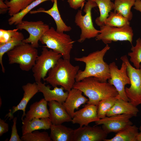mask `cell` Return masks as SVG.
Instances as JSON below:
<instances>
[{
	"label": "cell",
	"instance_id": "9a60e30c",
	"mask_svg": "<svg viewBox=\"0 0 141 141\" xmlns=\"http://www.w3.org/2000/svg\"><path fill=\"white\" fill-rule=\"evenodd\" d=\"M97 105L87 103L83 108L75 112L72 122L82 127L98 121L100 119L97 115Z\"/></svg>",
	"mask_w": 141,
	"mask_h": 141
},
{
	"label": "cell",
	"instance_id": "ac0fdd59",
	"mask_svg": "<svg viewBox=\"0 0 141 141\" xmlns=\"http://www.w3.org/2000/svg\"><path fill=\"white\" fill-rule=\"evenodd\" d=\"M39 92L42 93L44 99L47 102L55 101L63 103L65 101L68 94L67 91L64 92V88L62 86H56L51 89L49 85L46 86L45 83L41 81L37 83Z\"/></svg>",
	"mask_w": 141,
	"mask_h": 141
},
{
	"label": "cell",
	"instance_id": "4dcf8cb0",
	"mask_svg": "<svg viewBox=\"0 0 141 141\" xmlns=\"http://www.w3.org/2000/svg\"><path fill=\"white\" fill-rule=\"evenodd\" d=\"M118 98L117 96L104 99L99 102L97 105V113L99 119L106 116L107 113L112 108Z\"/></svg>",
	"mask_w": 141,
	"mask_h": 141
},
{
	"label": "cell",
	"instance_id": "277c9868",
	"mask_svg": "<svg viewBox=\"0 0 141 141\" xmlns=\"http://www.w3.org/2000/svg\"><path fill=\"white\" fill-rule=\"evenodd\" d=\"M39 41L46 47L62 55L63 58L70 60V52L75 41L64 32H59L51 27L42 36Z\"/></svg>",
	"mask_w": 141,
	"mask_h": 141
},
{
	"label": "cell",
	"instance_id": "5bb4252c",
	"mask_svg": "<svg viewBox=\"0 0 141 141\" xmlns=\"http://www.w3.org/2000/svg\"><path fill=\"white\" fill-rule=\"evenodd\" d=\"M22 88L24 91L23 96L19 103L16 106H13L10 109L5 118H9L10 120L14 118V114L19 110L23 111L21 119L24 118L26 115L25 111L27 105L30 100L38 92V84L36 83H28L23 85Z\"/></svg>",
	"mask_w": 141,
	"mask_h": 141
},
{
	"label": "cell",
	"instance_id": "4fadbf2b",
	"mask_svg": "<svg viewBox=\"0 0 141 141\" xmlns=\"http://www.w3.org/2000/svg\"><path fill=\"white\" fill-rule=\"evenodd\" d=\"M107 135L102 127L88 125L74 130L73 141H104Z\"/></svg>",
	"mask_w": 141,
	"mask_h": 141
},
{
	"label": "cell",
	"instance_id": "f546056e",
	"mask_svg": "<svg viewBox=\"0 0 141 141\" xmlns=\"http://www.w3.org/2000/svg\"><path fill=\"white\" fill-rule=\"evenodd\" d=\"M36 0H5L4 2L8 7V13L11 16L25 9Z\"/></svg>",
	"mask_w": 141,
	"mask_h": 141
},
{
	"label": "cell",
	"instance_id": "5b68a950",
	"mask_svg": "<svg viewBox=\"0 0 141 141\" xmlns=\"http://www.w3.org/2000/svg\"><path fill=\"white\" fill-rule=\"evenodd\" d=\"M7 53L9 64H18L20 69L25 71L32 69L38 56L36 48L29 43H23Z\"/></svg>",
	"mask_w": 141,
	"mask_h": 141
},
{
	"label": "cell",
	"instance_id": "7c38bea8",
	"mask_svg": "<svg viewBox=\"0 0 141 141\" xmlns=\"http://www.w3.org/2000/svg\"><path fill=\"white\" fill-rule=\"evenodd\" d=\"M132 117L127 114L106 116L95 122L96 125H102V128L108 134L111 132L117 133L127 126L132 125L130 120Z\"/></svg>",
	"mask_w": 141,
	"mask_h": 141
},
{
	"label": "cell",
	"instance_id": "b9f144b4",
	"mask_svg": "<svg viewBox=\"0 0 141 141\" xmlns=\"http://www.w3.org/2000/svg\"><path fill=\"white\" fill-rule=\"evenodd\" d=\"M139 130H140V131H141V124L140 125L139 128Z\"/></svg>",
	"mask_w": 141,
	"mask_h": 141
},
{
	"label": "cell",
	"instance_id": "52a82bcc",
	"mask_svg": "<svg viewBox=\"0 0 141 141\" xmlns=\"http://www.w3.org/2000/svg\"><path fill=\"white\" fill-rule=\"evenodd\" d=\"M62 57L61 55L51 49L43 47L41 54L38 56L32 69L36 82H41L46 77L49 70L56 64Z\"/></svg>",
	"mask_w": 141,
	"mask_h": 141
},
{
	"label": "cell",
	"instance_id": "60d3db41",
	"mask_svg": "<svg viewBox=\"0 0 141 141\" xmlns=\"http://www.w3.org/2000/svg\"><path fill=\"white\" fill-rule=\"evenodd\" d=\"M8 10V8L4 9H0V13L2 14L4 13L7 12V11Z\"/></svg>",
	"mask_w": 141,
	"mask_h": 141
},
{
	"label": "cell",
	"instance_id": "ab89813d",
	"mask_svg": "<svg viewBox=\"0 0 141 141\" xmlns=\"http://www.w3.org/2000/svg\"><path fill=\"white\" fill-rule=\"evenodd\" d=\"M137 141H141V131L139 132L137 137Z\"/></svg>",
	"mask_w": 141,
	"mask_h": 141
},
{
	"label": "cell",
	"instance_id": "2e32d148",
	"mask_svg": "<svg viewBox=\"0 0 141 141\" xmlns=\"http://www.w3.org/2000/svg\"><path fill=\"white\" fill-rule=\"evenodd\" d=\"M49 116L52 124L60 125L71 122L72 118L68 114L62 103L53 101L49 102Z\"/></svg>",
	"mask_w": 141,
	"mask_h": 141
},
{
	"label": "cell",
	"instance_id": "ba28073f",
	"mask_svg": "<svg viewBox=\"0 0 141 141\" xmlns=\"http://www.w3.org/2000/svg\"><path fill=\"white\" fill-rule=\"evenodd\" d=\"M120 59L127 64V73L130 81V87L125 88L126 95L129 102L137 106L141 104V63L139 68H136L131 65L126 55Z\"/></svg>",
	"mask_w": 141,
	"mask_h": 141
},
{
	"label": "cell",
	"instance_id": "30bf717a",
	"mask_svg": "<svg viewBox=\"0 0 141 141\" xmlns=\"http://www.w3.org/2000/svg\"><path fill=\"white\" fill-rule=\"evenodd\" d=\"M122 61L120 69H118L114 62L109 64L110 78L108 82L116 89L118 93V98L129 102L125 93V86L127 84H130V81L127 73V64L124 62Z\"/></svg>",
	"mask_w": 141,
	"mask_h": 141
},
{
	"label": "cell",
	"instance_id": "603a6c76",
	"mask_svg": "<svg viewBox=\"0 0 141 141\" xmlns=\"http://www.w3.org/2000/svg\"><path fill=\"white\" fill-rule=\"evenodd\" d=\"M50 137L53 141H73L74 130L62 124H52Z\"/></svg>",
	"mask_w": 141,
	"mask_h": 141
},
{
	"label": "cell",
	"instance_id": "d6a6232c",
	"mask_svg": "<svg viewBox=\"0 0 141 141\" xmlns=\"http://www.w3.org/2000/svg\"><path fill=\"white\" fill-rule=\"evenodd\" d=\"M21 138L22 141H52L47 132L38 130L22 135Z\"/></svg>",
	"mask_w": 141,
	"mask_h": 141
},
{
	"label": "cell",
	"instance_id": "74e56055",
	"mask_svg": "<svg viewBox=\"0 0 141 141\" xmlns=\"http://www.w3.org/2000/svg\"><path fill=\"white\" fill-rule=\"evenodd\" d=\"M133 8L141 13V0H136Z\"/></svg>",
	"mask_w": 141,
	"mask_h": 141
},
{
	"label": "cell",
	"instance_id": "f35d334b",
	"mask_svg": "<svg viewBox=\"0 0 141 141\" xmlns=\"http://www.w3.org/2000/svg\"><path fill=\"white\" fill-rule=\"evenodd\" d=\"M0 9H4L8 8V7L3 1L0 0Z\"/></svg>",
	"mask_w": 141,
	"mask_h": 141
},
{
	"label": "cell",
	"instance_id": "83f0119b",
	"mask_svg": "<svg viewBox=\"0 0 141 141\" xmlns=\"http://www.w3.org/2000/svg\"><path fill=\"white\" fill-rule=\"evenodd\" d=\"M49 1L54 3V0H36L34 1L23 10L11 16L8 20L9 24L17 25L20 23L24 17L32 9L41 3Z\"/></svg>",
	"mask_w": 141,
	"mask_h": 141
},
{
	"label": "cell",
	"instance_id": "3957f363",
	"mask_svg": "<svg viewBox=\"0 0 141 141\" xmlns=\"http://www.w3.org/2000/svg\"><path fill=\"white\" fill-rule=\"evenodd\" d=\"M79 69V66H74L70 60L61 58L43 80L54 87L60 86L68 92L73 88Z\"/></svg>",
	"mask_w": 141,
	"mask_h": 141
},
{
	"label": "cell",
	"instance_id": "7402d4cb",
	"mask_svg": "<svg viewBox=\"0 0 141 141\" xmlns=\"http://www.w3.org/2000/svg\"><path fill=\"white\" fill-rule=\"evenodd\" d=\"M48 102L44 98L31 104L30 109L26 113L25 117L30 120L33 118H42L49 117V112L47 108Z\"/></svg>",
	"mask_w": 141,
	"mask_h": 141
},
{
	"label": "cell",
	"instance_id": "4316f807",
	"mask_svg": "<svg viewBox=\"0 0 141 141\" xmlns=\"http://www.w3.org/2000/svg\"><path fill=\"white\" fill-rule=\"evenodd\" d=\"M136 0H115L114 5V11L118 13L129 21L133 17L131 11L134 6Z\"/></svg>",
	"mask_w": 141,
	"mask_h": 141
},
{
	"label": "cell",
	"instance_id": "1f68e13d",
	"mask_svg": "<svg viewBox=\"0 0 141 141\" xmlns=\"http://www.w3.org/2000/svg\"><path fill=\"white\" fill-rule=\"evenodd\" d=\"M131 50V51L128 54L130 57V61L134 67L139 68L141 63V38L140 37L136 40L135 45L132 46Z\"/></svg>",
	"mask_w": 141,
	"mask_h": 141
},
{
	"label": "cell",
	"instance_id": "ee69618b",
	"mask_svg": "<svg viewBox=\"0 0 141 141\" xmlns=\"http://www.w3.org/2000/svg\"><path fill=\"white\" fill-rule=\"evenodd\" d=\"M62 1H63L64 0H62Z\"/></svg>",
	"mask_w": 141,
	"mask_h": 141
},
{
	"label": "cell",
	"instance_id": "d4e9b609",
	"mask_svg": "<svg viewBox=\"0 0 141 141\" xmlns=\"http://www.w3.org/2000/svg\"><path fill=\"white\" fill-rule=\"evenodd\" d=\"M95 2L98 7L100 15L95 20L97 25L100 27L105 25V21L113 10L114 3L113 0H91Z\"/></svg>",
	"mask_w": 141,
	"mask_h": 141
},
{
	"label": "cell",
	"instance_id": "6da1fadb",
	"mask_svg": "<svg viewBox=\"0 0 141 141\" xmlns=\"http://www.w3.org/2000/svg\"><path fill=\"white\" fill-rule=\"evenodd\" d=\"M110 47L108 44L100 50H97L80 57H75L77 61L84 63V70H79L76 75L75 81L78 82L90 77H94L99 81L107 82L110 78L109 65L104 60V57Z\"/></svg>",
	"mask_w": 141,
	"mask_h": 141
},
{
	"label": "cell",
	"instance_id": "ffe728a7",
	"mask_svg": "<svg viewBox=\"0 0 141 141\" xmlns=\"http://www.w3.org/2000/svg\"><path fill=\"white\" fill-rule=\"evenodd\" d=\"M52 7L48 10L40 8L36 10L31 11L30 14H35L40 13H46L50 16L55 21L56 26V31L59 32L70 31L72 28L66 25L62 19L58 8L57 0H54Z\"/></svg>",
	"mask_w": 141,
	"mask_h": 141
},
{
	"label": "cell",
	"instance_id": "8fae6325",
	"mask_svg": "<svg viewBox=\"0 0 141 141\" xmlns=\"http://www.w3.org/2000/svg\"><path fill=\"white\" fill-rule=\"evenodd\" d=\"M16 25V28L19 30H25L29 34V37L25 39L23 43H30L36 48L39 47L38 42L41 37L50 28L48 25L41 21H33L23 20Z\"/></svg>",
	"mask_w": 141,
	"mask_h": 141
},
{
	"label": "cell",
	"instance_id": "e575fe53",
	"mask_svg": "<svg viewBox=\"0 0 141 141\" xmlns=\"http://www.w3.org/2000/svg\"><path fill=\"white\" fill-rule=\"evenodd\" d=\"M17 117H15L13 119V124L11 126V131L9 141H22L19 135L16 127Z\"/></svg>",
	"mask_w": 141,
	"mask_h": 141
},
{
	"label": "cell",
	"instance_id": "8d00e7d4",
	"mask_svg": "<svg viewBox=\"0 0 141 141\" xmlns=\"http://www.w3.org/2000/svg\"><path fill=\"white\" fill-rule=\"evenodd\" d=\"M9 130V125L4 120L0 119V136L7 132Z\"/></svg>",
	"mask_w": 141,
	"mask_h": 141
},
{
	"label": "cell",
	"instance_id": "e0dca14e",
	"mask_svg": "<svg viewBox=\"0 0 141 141\" xmlns=\"http://www.w3.org/2000/svg\"><path fill=\"white\" fill-rule=\"evenodd\" d=\"M82 92L79 89L73 88L68 92V96L62 103L66 111L72 118L75 109L85 104L88 99L83 96Z\"/></svg>",
	"mask_w": 141,
	"mask_h": 141
},
{
	"label": "cell",
	"instance_id": "d6986e66",
	"mask_svg": "<svg viewBox=\"0 0 141 141\" xmlns=\"http://www.w3.org/2000/svg\"><path fill=\"white\" fill-rule=\"evenodd\" d=\"M22 135L41 129L46 130L50 129L52 123L49 117L39 118H35L28 120L25 118L21 120Z\"/></svg>",
	"mask_w": 141,
	"mask_h": 141
},
{
	"label": "cell",
	"instance_id": "44dd1931",
	"mask_svg": "<svg viewBox=\"0 0 141 141\" xmlns=\"http://www.w3.org/2000/svg\"><path fill=\"white\" fill-rule=\"evenodd\" d=\"M139 111L137 106L130 102L118 98L112 108L107 113L106 116L127 114L135 116H137Z\"/></svg>",
	"mask_w": 141,
	"mask_h": 141
},
{
	"label": "cell",
	"instance_id": "f1b7e54d",
	"mask_svg": "<svg viewBox=\"0 0 141 141\" xmlns=\"http://www.w3.org/2000/svg\"><path fill=\"white\" fill-rule=\"evenodd\" d=\"M105 25L109 26L120 27L130 25V21L120 13L111 11L105 20Z\"/></svg>",
	"mask_w": 141,
	"mask_h": 141
},
{
	"label": "cell",
	"instance_id": "7a4b0ae2",
	"mask_svg": "<svg viewBox=\"0 0 141 141\" xmlns=\"http://www.w3.org/2000/svg\"><path fill=\"white\" fill-rule=\"evenodd\" d=\"M73 88L80 90L88 98L87 104L96 105L102 99L118 95L113 85L108 82H101L94 77H87L75 82Z\"/></svg>",
	"mask_w": 141,
	"mask_h": 141
},
{
	"label": "cell",
	"instance_id": "d590c367",
	"mask_svg": "<svg viewBox=\"0 0 141 141\" xmlns=\"http://www.w3.org/2000/svg\"><path fill=\"white\" fill-rule=\"evenodd\" d=\"M86 0H68L69 5L70 8L75 10L81 8V9L84 5Z\"/></svg>",
	"mask_w": 141,
	"mask_h": 141
},
{
	"label": "cell",
	"instance_id": "7bdbcfd3",
	"mask_svg": "<svg viewBox=\"0 0 141 141\" xmlns=\"http://www.w3.org/2000/svg\"><path fill=\"white\" fill-rule=\"evenodd\" d=\"M2 0L3 1H4V0ZM9 1H10V0H9Z\"/></svg>",
	"mask_w": 141,
	"mask_h": 141
},
{
	"label": "cell",
	"instance_id": "9c48e42d",
	"mask_svg": "<svg viewBox=\"0 0 141 141\" xmlns=\"http://www.w3.org/2000/svg\"><path fill=\"white\" fill-rule=\"evenodd\" d=\"M100 27V32L95 37L96 41L101 40L106 44L118 41H128L132 44L134 34L130 25L118 27L104 25Z\"/></svg>",
	"mask_w": 141,
	"mask_h": 141
},
{
	"label": "cell",
	"instance_id": "484cf974",
	"mask_svg": "<svg viewBox=\"0 0 141 141\" xmlns=\"http://www.w3.org/2000/svg\"><path fill=\"white\" fill-rule=\"evenodd\" d=\"M24 39L22 33L17 31L8 42L0 45V64L3 73L5 72V70L2 61L4 55L16 46L23 43Z\"/></svg>",
	"mask_w": 141,
	"mask_h": 141
},
{
	"label": "cell",
	"instance_id": "836d02e7",
	"mask_svg": "<svg viewBox=\"0 0 141 141\" xmlns=\"http://www.w3.org/2000/svg\"><path fill=\"white\" fill-rule=\"evenodd\" d=\"M16 28L12 30L0 29V45L4 44L9 40L18 31Z\"/></svg>",
	"mask_w": 141,
	"mask_h": 141
},
{
	"label": "cell",
	"instance_id": "cb8c5ba5",
	"mask_svg": "<svg viewBox=\"0 0 141 141\" xmlns=\"http://www.w3.org/2000/svg\"><path fill=\"white\" fill-rule=\"evenodd\" d=\"M139 129L135 125H129L117 132L113 138L104 141H137Z\"/></svg>",
	"mask_w": 141,
	"mask_h": 141
},
{
	"label": "cell",
	"instance_id": "8992f818",
	"mask_svg": "<svg viewBox=\"0 0 141 141\" xmlns=\"http://www.w3.org/2000/svg\"><path fill=\"white\" fill-rule=\"evenodd\" d=\"M97 6V4L94 1L88 0L84 9L85 14L83 15L81 10H79L75 16L74 22L81 31L80 38L78 40L79 43H82L86 39L96 37L100 32V30L94 27L92 18V9Z\"/></svg>",
	"mask_w": 141,
	"mask_h": 141
}]
</instances>
